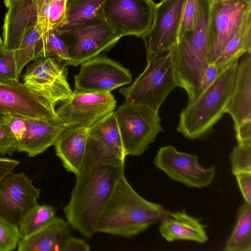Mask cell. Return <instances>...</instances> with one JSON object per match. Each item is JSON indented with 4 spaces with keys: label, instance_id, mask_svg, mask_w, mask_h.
Returning <instances> with one entry per match:
<instances>
[{
    "label": "cell",
    "instance_id": "9",
    "mask_svg": "<svg viewBox=\"0 0 251 251\" xmlns=\"http://www.w3.org/2000/svg\"><path fill=\"white\" fill-rule=\"evenodd\" d=\"M66 66L65 62L54 57L36 59L27 65L23 76V83L55 107L73 93L67 81Z\"/></svg>",
    "mask_w": 251,
    "mask_h": 251
},
{
    "label": "cell",
    "instance_id": "23",
    "mask_svg": "<svg viewBox=\"0 0 251 251\" xmlns=\"http://www.w3.org/2000/svg\"><path fill=\"white\" fill-rule=\"evenodd\" d=\"M87 141L108 154L125 160L126 155L114 111L88 128Z\"/></svg>",
    "mask_w": 251,
    "mask_h": 251
},
{
    "label": "cell",
    "instance_id": "5",
    "mask_svg": "<svg viewBox=\"0 0 251 251\" xmlns=\"http://www.w3.org/2000/svg\"><path fill=\"white\" fill-rule=\"evenodd\" d=\"M143 72L119 92L126 101L158 111L171 92L177 87L170 51L148 61Z\"/></svg>",
    "mask_w": 251,
    "mask_h": 251
},
{
    "label": "cell",
    "instance_id": "29",
    "mask_svg": "<svg viewBox=\"0 0 251 251\" xmlns=\"http://www.w3.org/2000/svg\"><path fill=\"white\" fill-rule=\"evenodd\" d=\"M43 31L38 25L30 27L25 31L18 49L15 51L20 76L24 68L34 60L36 45Z\"/></svg>",
    "mask_w": 251,
    "mask_h": 251
},
{
    "label": "cell",
    "instance_id": "34",
    "mask_svg": "<svg viewBox=\"0 0 251 251\" xmlns=\"http://www.w3.org/2000/svg\"><path fill=\"white\" fill-rule=\"evenodd\" d=\"M18 142L4 123L0 124V154L12 156L17 151Z\"/></svg>",
    "mask_w": 251,
    "mask_h": 251
},
{
    "label": "cell",
    "instance_id": "10",
    "mask_svg": "<svg viewBox=\"0 0 251 251\" xmlns=\"http://www.w3.org/2000/svg\"><path fill=\"white\" fill-rule=\"evenodd\" d=\"M153 163L170 179L190 188L209 186L216 174L214 165L204 167L199 163V156L179 151L170 145L159 149Z\"/></svg>",
    "mask_w": 251,
    "mask_h": 251
},
{
    "label": "cell",
    "instance_id": "35",
    "mask_svg": "<svg viewBox=\"0 0 251 251\" xmlns=\"http://www.w3.org/2000/svg\"><path fill=\"white\" fill-rule=\"evenodd\" d=\"M4 124L9 128L18 142L21 140L26 130L25 117L11 114L5 115Z\"/></svg>",
    "mask_w": 251,
    "mask_h": 251
},
{
    "label": "cell",
    "instance_id": "14",
    "mask_svg": "<svg viewBox=\"0 0 251 251\" xmlns=\"http://www.w3.org/2000/svg\"><path fill=\"white\" fill-rule=\"evenodd\" d=\"M155 5L152 0H106L102 14L122 37L142 38L151 27Z\"/></svg>",
    "mask_w": 251,
    "mask_h": 251
},
{
    "label": "cell",
    "instance_id": "18",
    "mask_svg": "<svg viewBox=\"0 0 251 251\" xmlns=\"http://www.w3.org/2000/svg\"><path fill=\"white\" fill-rule=\"evenodd\" d=\"M226 113L234 122V129L251 119V52L238 60L234 84Z\"/></svg>",
    "mask_w": 251,
    "mask_h": 251
},
{
    "label": "cell",
    "instance_id": "21",
    "mask_svg": "<svg viewBox=\"0 0 251 251\" xmlns=\"http://www.w3.org/2000/svg\"><path fill=\"white\" fill-rule=\"evenodd\" d=\"M67 221L56 217L47 226L19 242L18 251H64L72 236Z\"/></svg>",
    "mask_w": 251,
    "mask_h": 251
},
{
    "label": "cell",
    "instance_id": "19",
    "mask_svg": "<svg viewBox=\"0 0 251 251\" xmlns=\"http://www.w3.org/2000/svg\"><path fill=\"white\" fill-rule=\"evenodd\" d=\"M8 9L3 26V47L15 51L26 30L37 25V10L33 0H20Z\"/></svg>",
    "mask_w": 251,
    "mask_h": 251
},
{
    "label": "cell",
    "instance_id": "40",
    "mask_svg": "<svg viewBox=\"0 0 251 251\" xmlns=\"http://www.w3.org/2000/svg\"><path fill=\"white\" fill-rule=\"evenodd\" d=\"M90 246L84 240L72 236L68 241L64 251H89Z\"/></svg>",
    "mask_w": 251,
    "mask_h": 251
},
{
    "label": "cell",
    "instance_id": "6",
    "mask_svg": "<svg viewBox=\"0 0 251 251\" xmlns=\"http://www.w3.org/2000/svg\"><path fill=\"white\" fill-rule=\"evenodd\" d=\"M126 156H140L163 131L158 111L125 101L115 111Z\"/></svg>",
    "mask_w": 251,
    "mask_h": 251
},
{
    "label": "cell",
    "instance_id": "17",
    "mask_svg": "<svg viewBox=\"0 0 251 251\" xmlns=\"http://www.w3.org/2000/svg\"><path fill=\"white\" fill-rule=\"evenodd\" d=\"M26 130L18 142L17 151L26 152L29 157L43 153L54 146L62 132L68 126L58 118L54 119L25 117Z\"/></svg>",
    "mask_w": 251,
    "mask_h": 251
},
{
    "label": "cell",
    "instance_id": "11",
    "mask_svg": "<svg viewBox=\"0 0 251 251\" xmlns=\"http://www.w3.org/2000/svg\"><path fill=\"white\" fill-rule=\"evenodd\" d=\"M187 0H162L156 4L149 31L142 38L147 62L168 51L176 43Z\"/></svg>",
    "mask_w": 251,
    "mask_h": 251
},
{
    "label": "cell",
    "instance_id": "8",
    "mask_svg": "<svg viewBox=\"0 0 251 251\" xmlns=\"http://www.w3.org/2000/svg\"><path fill=\"white\" fill-rule=\"evenodd\" d=\"M251 18V0H212L209 19V64Z\"/></svg>",
    "mask_w": 251,
    "mask_h": 251
},
{
    "label": "cell",
    "instance_id": "43",
    "mask_svg": "<svg viewBox=\"0 0 251 251\" xmlns=\"http://www.w3.org/2000/svg\"><path fill=\"white\" fill-rule=\"evenodd\" d=\"M5 122V115L0 114V124L4 123Z\"/></svg>",
    "mask_w": 251,
    "mask_h": 251
},
{
    "label": "cell",
    "instance_id": "39",
    "mask_svg": "<svg viewBox=\"0 0 251 251\" xmlns=\"http://www.w3.org/2000/svg\"><path fill=\"white\" fill-rule=\"evenodd\" d=\"M20 161L5 157H0V181L19 165Z\"/></svg>",
    "mask_w": 251,
    "mask_h": 251
},
{
    "label": "cell",
    "instance_id": "30",
    "mask_svg": "<svg viewBox=\"0 0 251 251\" xmlns=\"http://www.w3.org/2000/svg\"><path fill=\"white\" fill-rule=\"evenodd\" d=\"M233 175L251 173V143H239L229 156Z\"/></svg>",
    "mask_w": 251,
    "mask_h": 251
},
{
    "label": "cell",
    "instance_id": "24",
    "mask_svg": "<svg viewBox=\"0 0 251 251\" xmlns=\"http://www.w3.org/2000/svg\"><path fill=\"white\" fill-rule=\"evenodd\" d=\"M106 0H67L65 17L54 30L57 33L77 28L95 18L103 16Z\"/></svg>",
    "mask_w": 251,
    "mask_h": 251
},
{
    "label": "cell",
    "instance_id": "13",
    "mask_svg": "<svg viewBox=\"0 0 251 251\" xmlns=\"http://www.w3.org/2000/svg\"><path fill=\"white\" fill-rule=\"evenodd\" d=\"M116 100L111 93L74 90L71 97L56 110L57 118L68 127L89 128L114 111Z\"/></svg>",
    "mask_w": 251,
    "mask_h": 251
},
{
    "label": "cell",
    "instance_id": "36",
    "mask_svg": "<svg viewBox=\"0 0 251 251\" xmlns=\"http://www.w3.org/2000/svg\"><path fill=\"white\" fill-rule=\"evenodd\" d=\"M235 176L245 202L251 204V173L239 174Z\"/></svg>",
    "mask_w": 251,
    "mask_h": 251
},
{
    "label": "cell",
    "instance_id": "20",
    "mask_svg": "<svg viewBox=\"0 0 251 251\" xmlns=\"http://www.w3.org/2000/svg\"><path fill=\"white\" fill-rule=\"evenodd\" d=\"M88 128L68 127L54 145L56 155L64 168L76 176L82 167L87 151Z\"/></svg>",
    "mask_w": 251,
    "mask_h": 251
},
{
    "label": "cell",
    "instance_id": "41",
    "mask_svg": "<svg viewBox=\"0 0 251 251\" xmlns=\"http://www.w3.org/2000/svg\"><path fill=\"white\" fill-rule=\"evenodd\" d=\"M19 0H4V2L5 6L7 8H9Z\"/></svg>",
    "mask_w": 251,
    "mask_h": 251
},
{
    "label": "cell",
    "instance_id": "7",
    "mask_svg": "<svg viewBox=\"0 0 251 251\" xmlns=\"http://www.w3.org/2000/svg\"><path fill=\"white\" fill-rule=\"evenodd\" d=\"M67 46L70 60L66 66H77L108 51L122 37L104 19L95 18L80 26L57 33Z\"/></svg>",
    "mask_w": 251,
    "mask_h": 251
},
{
    "label": "cell",
    "instance_id": "12",
    "mask_svg": "<svg viewBox=\"0 0 251 251\" xmlns=\"http://www.w3.org/2000/svg\"><path fill=\"white\" fill-rule=\"evenodd\" d=\"M41 189L24 173L7 174L0 181V218L19 227L27 213L39 204Z\"/></svg>",
    "mask_w": 251,
    "mask_h": 251
},
{
    "label": "cell",
    "instance_id": "27",
    "mask_svg": "<svg viewBox=\"0 0 251 251\" xmlns=\"http://www.w3.org/2000/svg\"><path fill=\"white\" fill-rule=\"evenodd\" d=\"M44 57H54L65 63L70 59L67 45L54 30L42 33L37 43L34 60Z\"/></svg>",
    "mask_w": 251,
    "mask_h": 251
},
{
    "label": "cell",
    "instance_id": "28",
    "mask_svg": "<svg viewBox=\"0 0 251 251\" xmlns=\"http://www.w3.org/2000/svg\"><path fill=\"white\" fill-rule=\"evenodd\" d=\"M55 218L52 206L39 204L27 213L18 227L22 239L39 231Z\"/></svg>",
    "mask_w": 251,
    "mask_h": 251
},
{
    "label": "cell",
    "instance_id": "33",
    "mask_svg": "<svg viewBox=\"0 0 251 251\" xmlns=\"http://www.w3.org/2000/svg\"><path fill=\"white\" fill-rule=\"evenodd\" d=\"M196 13L197 0H187L182 13L178 39L183 35L193 31Z\"/></svg>",
    "mask_w": 251,
    "mask_h": 251
},
{
    "label": "cell",
    "instance_id": "2",
    "mask_svg": "<svg viewBox=\"0 0 251 251\" xmlns=\"http://www.w3.org/2000/svg\"><path fill=\"white\" fill-rule=\"evenodd\" d=\"M171 212L140 195L124 175L118 182L96 226V233L131 237L160 222Z\"/></svg>",
    "mask_w": 251,
    "mask_h": 251
},
{
    "label": "cell",
    "instance_id": "26",
    "mask_svg": "<svg viewBox=\"0 0 251 251\" xmlns=\"http://www.w3.org/2000/svg\"><path fill=\"white\" fill-rule=\"evenodd\" d=\"M224 251H251V204L245 202L238 208L236 224Z\"/></svg>",
    "mask_w": 251,
    "mask_h": 251
},
{
    "label": "cell",
    "instance_id": "15",
    "mask_svg": "<svg viewBox=\"0 0 251 251\" xmlns=\"http://www.w3.org/2000/svg\"><path fill=\"white\" fill-rule=\"evenodd\" d=\"M75 76V91L110 93L132 81L130 71L105 56L98 55L80 64Z\"/></svg>",
    "mask_w": 251,
    "mask_h": 251
},
{
    "label": "cell",
    "instance_id": "25",
    "mask_svg": "<svg viewBox=\"0 0 251 251\" xmlns=\"http://www.w3.org/2000/svg\"><path fill=\"white\" fill-rule=\"evenodd\" d=\"M247 52H251V18L229 40L214 63L220 71Z\"/></svg>",
    "mask_w": 251,
    "mask_h": 251
},
{
    "label": "cell",
    "instance_id": "1",
    "mask_svg": "<svg viewBox=\"0 0 251 251\" xmlns=\"http://www.w3.org/2000/svg\"><path fill=\"white\" fill-rule=\"evenodd\" d=\"M125 162L87 141L85 159L64 208L70 226L84 236L90 238L96 233L98 220L125 175Z\"/></svg>",
    "mask_w": 251,
    "mask_h": 251
},
{
    "label": "cell",
    "instance_id": "31",
    "mask_svg": "<svg viewBox=\"0 0 251 251\" xmlns=\"http://www.w3.org/2000/svg\"><path fill=\"white\" fill-rule=\"evenodd\" d=\"M15 51L4 49L0 50V82L19 81Z\"/></svg>",
    "mask_w": 251,
    "mask_h": 251
},
{
    "label": "cell",
    "instance_id": "44",
    "mask_svg": "<svg viewBox=\"0 0 251 251\" xmlns=\"http://www.w3.org/2000/svg\"><path fill=\"white\" fill-rule=\"evenodd\" d=\"M3 48V41L0 36V50Z\"/></svg>",
    "mask_w": 251,
    "mask_h": 251
},
{
    "label": "cell",
    "instance_id": "3",
    "mask_svg": "<svg viewBox=\"0 0 251 251\" xmlns=\"http://www.w3.org/2000/svg\"><path fill=\"white\" fill-rule=\"evenodd\" d=\"M212 0H197L193 31L178 38L169 50L177 87L185 90L188 101L201 93V83L209 64V19Z\"/></svg>",
    "mask_w": 251,
    "mask_h": 251
},
{
    "label": "cell",
    "instance_id": "32",
    "mask_svg": "<svg viewBox=\"0 0 251 251\" xmlns=\"http://www.w3.org/2000/svg\"><path fill=\"white\" fill-rule=\"evenodd\" d=\"M21 239L18 228L0 218V251L14 250Z\"/></svg>",
    "mask_w": 251,
    "mask_h": 251
},
{
    "label": "cell",
    "instance_id": "38",
    "mask_svg": "<svg viewBox=\"0 0 251 251\" xmlns=\"http://www.w3.org/2000/svg\"><path fill=\"white\" fill-rule=\"evenodd\" d=\"M235 131L238 144L251 143V119L242 123Z\"/></svg>",
    "mask_w": 251,
    "mask_h": 251
},
{
    "label": "cell",
    "instance_id": "42",
    "mask_svg": "<svg viewBox=\"0 0 251 251\" xmlns=\"http://www.w3.org/2000/svg\"><path fill=\"white\" fill-rule=\"evenodd\" d=\"M42 4H46L62 0H39Z\"/></svg>",
    "mask_w": 251,
    "mask_h": 251
},
{
    "label": "cell",
    "instance_id": "16",
    "mask_svg": "<svg viewBox=\"0 0 251 251\" xmlns=\"http://www.w3.org/2000/svg\"><path fill=\"white\" fill-rule=\"evenodd\" d=\"M0 114L29 118H57L55 107L19 81L0 82Z\"/></svg>",
    "mask_w": 251,
    "mask_h": 251
},
{
    "label": "cell",
    "instance_id": "4",
    "mask_svg": "<svg viewBox=\"0 0 251 251\" xmlns=\"http://www.w3.org/2000/svg\"><path fill=\"white\" fill-rule=\"evenodd\" d=\"M238 60L220 71L216 79L202 91L180 114L177 132L189 140L202 139L226 113L232 92Z\"/></svg>",
    "mask_w": 251,
    "mask_h": 251
},
{
    "label": "cell",
    "instance_id": "22",
    "mask_svg": "<svg viewBox=\"0 0 251 251\" xmlns=\"http://www.w3.org/2000/svg\"><path fill=\"white\" fill-rule=\"evenodd\" d=\"M160 223L159 231L167 242L187 240L204 243L208 240L204 225L184 211L171 212Z\"/></svg>",
    "mask_w": 251,
    "mask_h": 251
},
{
    "label": "cell",
    "instance_id": "37",
    "mask_svg": "<svg viewBox=\"0 0 251 251\" xmlns=\"http://www.w3.org/2000/svg\"><path fill=\"white\" fill-rule=\"evenodd\" d=\"M220 70L214 63L209 64L203 74L201 83V92L208 87L217 77Z\"/></svg>",
    "mask_w": 251,
    "mask_h": 251
}]
</instances>
